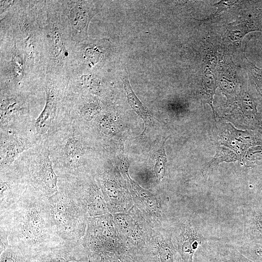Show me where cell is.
<instances>
[{"label":"cell","instance_id":"obj_1","mask_svg":"<svg viewBox=\"0 0 262 262\" xmlns=\"http://www.w3.org/2000/svg\"><path fill=\"white\" fill-rule=\"evenodd\" d=\"M0 213V224L9 231V246L29 258L64 242L54 231L48 197L36 190H26L17 202Z\"/></svg>","mask_w":262,"mask_h":262},{"label":"cell","instance_id":"obj_2","mask_svg":"<svg viewBox=\"0 0 262 262\" xmlns=\"http://www.w3.org/2000/svg\"><path fill=\"white\" fill-rule=\"evenodd\" d=\"M48 199L52 225L58 237L64 242H81L88 217L77 198L63 185Z\"/></svg>","mask_w":262,"mask_h":262},{"label":"cell","instance_id":"obj_3","mask_svg":"<svg viewBox=\"0 0 262 262\" xmlns=\"http://www.w3.org/2000/svg\"><path fill=\"white\" fill-rule=\"evenodd\" d=\"M81 243L88 257L109 252L117 255L125 262L130 258L111 213L87 218L86 229Z\"/></svg>","mask_w":262,"mask_h":262},{"label":"cell","instance_id":"obj_4","mask_svg":"<svg viewBox=\"0 0 262 262\" xmlns=\"http://www.w3.org/2000/svg\"><path fill=\"white\" fill-rule=\"evenodd\" d=\"M127 213L112 214L118 233L126 246L130 257L136 260L141 256L148 238L150 229L133 209Z\"/></svg>","mask_w":262,"mask_h":262},{"label":"cell","instance_id":"obj_5","mask_svg":"<svg viewBox=\"0 0 262 262\" xmlns=\"http://www.w3.org/2000/svg\"><path fill=\"white\" fill-rule=\"evenodd\" d=\"M171 234L163 229H151L139 262H181Z\"/></svg>","mask_w":262,"mask_h":262},{"label":"cell","instance_id":"obj_6","mask_svg":"<svg viewBox=\"0 0 262 262\" xmlns=\"http://www.w3.org/2000/svg\"><path fill=\"white\" fill-rule=\"evenodd\" d=\"M66 185L77 198L88 217L110 213L100 188L93 180H78Z\"/></svg>","mask_w":262,"mask_h":262},{"label":"cell","instance_id":"obj_7","mask_svg":"<svg viewBox=\"0 0 262 262\" xmlns=\"http://www.w3.org/2000/svg\"><path fill=\"white\" fill-rule=\"evenodd\" d=\"M89 260L81 242H63L29 258V262H84Z\"/></svg>","mask_w":262,"mask_h":262},{"label":"cell","instance_id":"obj_8","mask_svg":"<svg viewBox=\"0 0 262 262\" xmlns=\"http://www.w3.org/2000/svg\"><path fill=\"white\" fill-rule=\"evenodd\" d=\"M254 31L262 32V20L254 12H249L239 20L229 24L223 37L227 51L241 48L245 36Z\"/></svg>","mask_w":262,"mask_h":262},{"label":"cell","instance_id":"obj_9","mask_svg":"<svg viewBox=\"0 0 262 262\" xmlns=\"http://www.w3.org/2000/svg\"><path fill=\"white\" fill-rule=\"evenodd\" d=\"M99 181L110 213H127L133 207L131 196L118 186L110 175L102 173L99 177Z\"/></svg>","mask_w":262,"mask_h":262},{"label":"cell","instance_id":"obj_10","mask_svg":"<svg viewBox=\"0 0 262 262\" xmlns=\"http://www.w3.org/2000/svg\"><path fill=\"white\" fill-rule=\"evenodd\" d=\"M31 173V180L36 191L44 196L49 198L58 192V176L53 168L49 153L32 169Z\"/></svg>","mask_w":262,"mask_h":262},{"label":"cell","instance_id":"obj_11","mask_svg":"<svg viewBox=\"0 0 262 262\" xmlns=\"http://www.w3.org/2000/svg\"><path fill=\"white\" fill-rule=\"evenodd\" d=\"M197 262H254L230 244H213L201 248L197 254Z\"/></svg>","mask_w":262,"mask_h":262},{"label":"cell","instance_id":"obj_12","mask_svg":"<svg viewBox=\"0 0 262 262\" xmlns=\"http://www.w3.org/2000/svg\"><path fill=\"white\" fill-rule=\"evenodd\" d=\"M204 239L190 221H186L181 225L177 237V249L181 262H194V254Z\"/></svg>","mask_w":262,"mask_h":262},{"label":"cell","instance_id":"obj_13","mask_svg":"<svg viewBox=\"0 0 262 262\" xmlns=\"http://www.w3.org/2000/svg\"><path fill=\"white\" fill-rule=\"evenodd\" d=\"M244 239L243 242L262 243V205L252 199L243 209Z\"/></svg>","mask_w":262,"mask_h":262},{"label":"cell","instance_id":"obj_14","mask_svg":"<svg viewBox=\"0 0 262 262\" xmlns=\"http://www.w3.org/2000/svg\"><path fill=\"white\" fill-rule=\"evenodd\" d=\"M217 59L214 57H206V60L202 64L201 69V78L200 82V92L203 100L208 103L213 111V97L215 90L218 86V75L217 74Z\"/></svg>","mask_w":262,"mask_h":262},{"label":"cell","instance_id":"obj_15","mask_svg":"<svg viewBox=\"0 0 262 262\" xmlns=\"http://www.w3.org/2000/svg\"><path fill=\"white\" fill-rule=\"evenodd\" d=\"M236 66L229 53H226L218 62V85L227 97L231 99L235 94L237 85Z\"/></svg>","mask_w":262,"mask_h":262},{"label":"cell","instance_id":"obj_16","mask_svg":"<svg viewBox=\"0 0 262 262\" xmlns=\"http://www.w3.org/2000/svg\"><path fill=\"white\" fill-rule=\"evenodd\" d=\"M124 176L130 184L131 191L135 197V201L143 212L151 217L160 215V206L156 196L152 193L141 187L132 180L129 175V166L122 168Z\"/></svg>","mask_w":262,"mask_h":262},{"label":"cell","instance_id":"obj_17","mask_svg":"<svg viewBox=\"0 0 262 262\" xmlns=\"http://www.w3.org/2000/svg\"><path fill=\"white\" fill-rule=\"evenodd\" d=\"M75 39H82L87 36L88 23L91 14L81 3H77L70 8L68 15Z\"/></svg>","mask_w":262,"mask_h":262},{"label":"cell","instance_id":"obj_18","mask_svg":"<svg viewBox=\"0 0 262 262\" xmlns=\"http://www.w3.org/2000/svg\"><path fill=\"white\" fill-rule=\"evenodd\" d=\"M46 104L35 123L36 131L39 134H43L49 130L54 118L56 109V98L54 93L49 88L46 89Z\"/></svg>","mask_w":262,"mask_h":262},{"label":"cell","instance_id":"obj_19","mask_svg":"<svg viewBox=\"0 0 262 262\" xmlns=\"http://www.w3.org/2000/svg\"><path fill=\"white\" fill-rule=\"evenodd\" d=\"M8 140L2 148L0 160L1 168L11 164L17 155L27 149L29 146L17 138L13 132L8 134Z\"/></svg>","mask_w":262,"mask_h":262},{"label":"cell","instance_id":"obj_20","mask_svg":"<svg viewBox=\"0 0 262 262\" xmlns=\"http://www.w3.org/2000/svg\"><path fill=\"white\" fill-rule=\"evenodd\" d=\"M239 94L242 108L244 113L253 126L262 130V122L260 120L257 110V104L253 96L249 92L246 84L242 83Z\"/></svg>","mask_w":262,"mask_h":262},{"label":"cell","instance_id":"obj_21","mask_svg":"<svg viewBox=\"0 0 262 262\" xmlns=\"http://www.w3.org/2000/svg\"><path fill=\"white\" fill-rule=\"evenodd\" d=\"M122 80L124 83V89L127 95L128 101L130 105L143 119L145 123V128L144 131L142 133L143 135H144L147 131L152 124L151 115L149 111L145 108L143 104L134 93L128 81V77L125 76Z\"/></svg>","mask_w":262,"mask_h":262},{"label":"cell","instance_id":"obj_22","mask_svg":"<svg viewBox=\"0 0 262 262\" xmlns=\"http://www.w3.org/2000/svg\"><path fill=\"white\" fill-rule=\"evenodd\" d=\"M65 153L68 164V167L76 169L82 154V150L79 141L73 135L67 141L65 147Z\"/></svg>","mask_w":262,"mask_h":262},{"label":"cell","instance_id":"obj_23","mask_svg":"<svg viewBox=\"0 0 262 262\" xmlns=\"http://www.w3.org/2000/svg\"><path fill=\"white\" fill-rule=\"evenodd\" d=\"M246 257L254 262H262V243L243 242L237 247Z\"/></svg>","mask_w":262,"mask_h":262},{"label":"cell","instance_id":"obj_24","mask_svg":"<svg viewBox=\"0 0 262 262\" xmlns=\"http://www.w3.org/2000/svg\"><path fill=\"white\" fill-rule=\"evenodd\" d=\"M245 49L243 53L245 69L257 90L262 96V68L258 67L248 60L245 55Z\"/></svg>","mask_w":262,"mask_h":262},{"label":"cell","instance_id":"obj_25","mask_svg":"<svg viewBox=\"0 0 262 262\" xmlns=\"http://www.w3.org/2000/svg\"><path fill=\"white\" fill-rule=\"evenodd\" d=\"M29 258L16 247L9 246L0 254V262H29Z\"/></svg>","mask_w":262,"mask_h":262},{"label":"cell","instance_id":"obj_26","mask_svg":"<svg viewBox=\"0 0 262 262\" xmlns=\"http://www.w3.org/2000/svg\"><path fill=\"white\" fill-rule=\"evenodd\" d=\"M238 1L237 0H220L213 4V6L217 7L216 11L209 17L201 20L200 21L204 23H213L221 16L224 14L233 6L236 5Z\"/></svg>","mask_w":262,"mask_h":262},{"label":"cell","instance_id":"obj_27","mask_svg":"<svg viewBox=\"0 0 262 262\" xmlns=\"http://www.w3.org/2000/svg\"><path fill=\"white\" fill-rule=\"evenodd\" d=\"M165 141L164 142L162 146L157 151L156 164L154 167L156 177L160 181L163 180L165 172L167 162L164 149V143Z\"/></svg>","mask_w":262,"mask_h":262},{"label":"cell","instance_id":"obj_28","mask_svg":"<svg viewBox=\"0 0 262 262\" xmlns=\"http://www.w3.org/2000/svg\"><path fill=\"white\" fill-rule=\"evenodd\" d=\"M0 253L1 254L9 246V234L7 228L2 224H0Z\"/></svg>","mask_w":262,"mask_h":262},{"label":"cell","instance_id":"obj_29","mask_svg":"<svg viewBox=\"0 0 262 262\" xmlns=\"http://www.w3.org/2000/svg\"><path fill=\"white\" fill-rule=\"evenodd\" d=\"M98 112V110L91 105H85L81 110L82 116L87 121L91 120Z\"/></svg>","mask_w":262,"mask_h":262},{"label":"cell","instance_id":"obj_30","mask_svg":"<svg viewBox=\"0 0 262 262\" xmlns=\"http://www.w3.org/2000/svg\"><path fill=\"white\" fill-rule=\"evenodd\" d=\"M98 257L99 262H126L117 255L112 253H102Z\"/></svg>","mask_w":262,"mask_h":262},{"label":"cell","instance_id":"obj_31","mask_svg":"<svg viewBox=\"0 0 262 262\" xmlns=\"http://www.w3.org/2000/svg\"><path fill=\"white\" fill-rule=\"evenodd\" d=\"M253 199L257 201L262 205V183L259 187L258 190Z\"/></svg>","mask_w":262,"mask_h":262},{"label":"cell","instance_id":"obj_32","mask_svg":"<svg viewBox=\"0 0 262 262\" xmlns=\"http://www.w3.org/2000/svg\"><path fill=\"white\" fill-rule=\"evenodd\" d=\"M84 262H99L98 257L96 256L89 259V260Z\"/></svg>","mask_w":262,"mask_h":262},{"label":"cell","instance_id":"obj_33","mask_svg":"<svg viewBox=\"0 0 262 262\" xmlns=\"http://www.w3.org/2000/svg\"><path fill=\"white\" fill-rule=\"evenodd\" d=\"M129 262H139L137 261H136V260H131Z\"/></svg>","mask_w":262,"mask_h":262},{"label":"cell","instance_id":"obj_34","mask_svg":"<svg viewBox=\"0 0 262 262\" xmlns=\"http://www.w3.org/2000/svg\"></svg>","mask_w":262,"mask_h":262}]
</instances>
